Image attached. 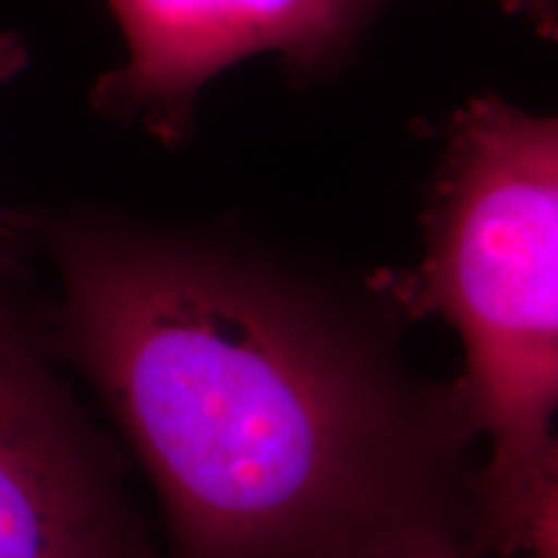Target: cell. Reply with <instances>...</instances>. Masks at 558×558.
<instances>
[{"mask_svg": "<svg viewBox=\"0 0 558 558\" xmlns=\"http://www.w3.org/2000/svg\"><path fill=\"white\" fill-rule=\"evenodd\" d=\"M550 471H558V435H554V439H550L546 456H543L541 476H543V473H550ZM541 476H538V478H541Z\"/></svg>", "mask_w": 558, "mask_h": 558, "instance_id": "8", "label": "cell"}, {"mask_svg": "<svg viewBox=\"0 0 558 558\" xmlns=\"http://www.w3.org/2000/svg\"><path fill=\"white\" fill-rule=\"evenodd\" d=\"M424 243L396 303L463 341L460 380L488 445L478 554L512 556L558 416V114L465 101L445 128Z\"/></svg>", "mask_w": 558, "mask_h": 558, "instance_id": "2", "label": "cell"}, {"mask_svg": "<svg viewBox=\"0 0 558 558\" xmlns=\"http://www.w3.org/2000/svg\"><path fill=\"white\" fill-rule=\"evenodd\" d=\"M512 554L558 558V471L543 473L522 514Z\"/></svg>", "mask_w": 558, "mask_h": 558, "instance_id": "5", "label": "cell"}, {"mask_svg": "<svg viewBox=\"0 0 558 558\" xmlns=\"http://www.w3.org/2000/svg\"><path fill=\"white\" fill-rule=\"evenodd\" d=\"M401 0H104L124 60L99 75L90 107L135 122L166 148L192 135L199 94L251 58H277L295 83L339 75Z\"/></svg>", "mask_w": 558, "mask_h": 558, "instance_id": "4", "label": "cell"}, {"mask_svg": "<svg viewBox=\"0 0 558 558\" xmlns=\"http://www.w3.org/2000/svg\"><path fill=\"white\" fill-rule=\"evenodd\" d=\"M52 357L45 326L0 290V558H163Z\"/></svg>", "mask_w": 558, "mask_h": 558, "instance_id": "3", "label": "cell"}, {"mask_svg": "<svg viewBox=\"0 0 558 558\" xmlns=\"http://www.w3.org/2000/svg\"><path fill=\"white\" fill-rule=\"evenodd\" d=\"M509 16H518L538 37L558 45V0H499Z\"/></svg>", "mask_w": 558, "mask_h": 558, "instance_id": "6", "label": "cell"}, {"mask_svg": "<svg viewBox=\"0 0 558 558\" xmlns=\"http://www.w3.org/2000/svg\"><path fill=\"white\" fill-rule=\"evenodd\" d=\"M16 220L58 279L52 354L150 476L166 558L478 556L469 393L409 365L373 292L209 230Z\"/></svg>", "mask_w": 558, "mask_h": 558, "instance_id": "1", "label": "cell"}, {"mask_svg": "<svg viewBox=\"0 0 558 558\" xmlns=\"http://www.w3.org/2000/svg\"><path fill=\"white\" fill-rule=\"evenodd\" d=\"M386 558H469V556H439V554H411V556H386Z\"/></svg>", "mask_w": 558, "mask_h": 558, "instance_id": "9", "label": "cell"}, {"mask_svg": "<svg viewBox=\"0 0 558 558\" xmlns=\"http://www.w3.org/2000/svg\"><path fill=\"white\" fill-rule=\"evenodd\" d=\"M32 50L29 41L21 37L19 32H0V86L29 65Z\"/></svg>", "mask_w": 558, "mask_h": 558, "instance_id": "7", "label": "cell"}]
</instances>
